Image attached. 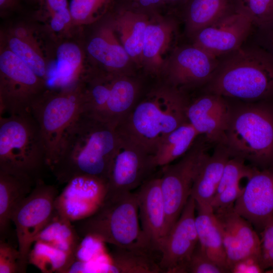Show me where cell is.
I'll return each instance as SVG.
<instances>
[{"label":"cell","instance_id":"1","mask_svg":"<svg viewBox=\"0 0 273 273\" xmlns=\"http://www.w3.org/2000/svg\"><path fill=\"white\" fill-rule=\"evenodd\" d=\"M118 140L116 127L83 110L65 131L50 169L62 184L84 175L108 181Z\"/></svg>","mask_w":273,"mask_h":273},{"label":"cell","instance_id":"2","mask_svg":"<svg viewBox=\"0 0 273 273\" xmlns=\"http://www.w3.org/2000/svg\"><path fill=\"white\" fill-rule=\"evenodd\" d=\"M186 93L165 82L143 94L116 127L154 155L164 138L188 122Z\"/></svg>","mask_w":273,"mask_h":273},{"label":"cell","instance_id":"3","mask_svg":"<svg viewBox=\"0 0 273 273\" xmlns=\"http://www.w3.org/2000/svg\"><path fill=\"white\" fill-rule=\"evenodd\" d=\"M206 93L247 103L273 101V57L257 46L242 47L219 62Z\"/></svg>","mask_w":273,"mask_h":273},{"label":"cell","instance_id":"4","mask_svg":"<svg viewBox=\"0 0 273 273\" xmlns=\"http://www.w3.org/2000/svg\"><path fill=\"white\" fill-rule=\"evenodd\" d=\"M222 144L230 157L273 170V101L232 105Z\"/></svg>","mask_w":273,"mask_h":273},{"label":"cell","instance_id":"5","mask_svg":"<svg viewBox=\"0 0 273 273\" xmlns=\"http://www.w3.org/2000/svg\"><path fill=\"white\" fill-rule=\"evenodd\" d=\"M74 222L73 224L82 238L92 237L115 247L150 250L140 226L135 192L106 197L95 213Z\"/></svg>","mask_w":273,"mask_h":273},{"label":"cell","instance_id":"6","mask_svg":"<svg viewBox=\"0 0 273 273\" xmlns=\"http://www.w3.org/2000/svg\"><path fill=\"white\" fill-rule=\"evenodd\" d=\"M48 166L39 127L31 113L0 117V171L42 178Z\"/></svg>","mask_w":273,"mask_h":273},{"label":"cell","instance_id":"7","mask_svg":"<svg viewBox=\"0 0 273 273\" xmlns=\"http://www.w3.org/2000/svg\"><path fill=\"white\" fill-rule=\"evenodd\" d=\"M57 89L47 88L30 108V113L39 127L50 168L57 158L65 131L83 110L85 103L82 81Z\"/></svg>","mask_w":273,"mask_h":273},{"label":"cell","instance_id":"8","mask_svg":"<svg viewBox=\"0 0 273 273\" xmlns=\"http://www.w3.org/2000/svg\"><path fill=\"white\" fill-rule=\"evenodd\" d=\"M58 195L55 186L39 179L31 193L13 213L12 220L16 228L20 273L26 272L32 247L55 214V201Z\"/></svg>","mask_w":273,"mask_h":273},{"label":"cell","instance_id":"9","mask_svg":"<svg viewBox=\"0 0 273 273\" xmlns=\"http://www.w3.org/2000/svg\"><path fill=\"white\" fill-rule=\"evenodd\" d=\"M38 76L8 48L0 54V114L30 113L33 102L47 88Z\"/></svg>","mask_w":273,"mask_h":273},{"label":"cell","instance_id":"10","mask_svg":"<svg viewBox=\"0 0 273 273\" xmlns=\"http://www.w3.org/2000/svg\"><path fill=\"white\" fill-rule=\"evenodd\" d=\"M210 145L204 136L199 135L178 162L162 167L160 188L165 208L166 235L191 197L196 174Z\"/></svg>","mask_w":273,"mask_h":273},{"label":"cell","instance_id":"11","mask_svg":"<svg viewBox=\"0 0 273 273\" xmlns=\"http://www.w3.org/2000/svg\"><path fill=\"white\" fill-rule=\"evenodd\" d=\"M118 131L119 140L110 165L106 197L132 192L151 177L157 168L153 155L128 136Z\"/></svg>","mask_w":273,"mask_h":273},{"label":"cell","instance_id":"12","mask_svg":"<svg viewBox=\"0 0 273 273\" xmlns=\"http://www.w3.org/2000/svg\"><path fill=\"white\" fill-rule=\"evenodd\" d=\"M196 210L195 201L191 196L160 246L158 263L162 272L186 273L189 261L199 243Z\"/></svg>","mask_w":273,"mask_h":273},{"label":"cell","instance_id":"13","mask_svg":"<svg viewBox=\"0 0 273 273\" xmlns=\"http://www.w3.org/2000/svg\"><path fill=\"white\" fill-rule=\"evenodd\" d=\"M107 193V181L90 175L75 177L66 183L55 201L56 212L74 222L95 213Z\"/></svg>","mask_w":273,"mask_h":273},{"label":"cell","instance_id":"14","mask_svg":"<svg viewBox=\"0 0 273 273\" xmlns=\"http://www.w3.org/2000/svg\"><path fill=\"white\" fill-rule=\"evenodd\" d=\"M219 62L218 58L194 45L180 49L165 70V82L183 92L207 84Z\"/></svg>","mask_w":273,"mask_h":273},{"label":"cell","instance_id":"15","mask_svg":"<svg viewBox=\"0 0 273 273\" xmlns=\"http://www.w3.org/2000/svg\"><path fill=\"white\" fill-rule=\"evenodd\" d=\"M187 97L188 121L211 145L222 144L232 105L225 98L211 93L193 99Z\"/></svg>","mask_w":273,"mask_h":273},{"label":"cell","instance_id":"16","mask_svg":"<svg viewBox=\"0 0 273 273\" xmlns=\"http://www.w3.org/2000/svg\"><path fill=\"white\" fill-rule=\"evenodd\" d=\"M253 26L247 17L235 11L197 33L193 45L218 58L241 48Z\"/></svg>","mask_w":273,"mask_h":273},{"label":"cell","instance_id":"17","mask_svg":"<svg viewBox=\"0 0 273 273\" xmlns=\"http://www.w3.org/2000/svg\"><path fill=\"white\" fill-rule=\"evenodd\" d=\"M234 208L259 234L273 219V170L256 168Z\"/></svg>","mask_w":273,"mask_h":273},{"label":"cell","instance_id":"18","mask_svg":"<svg viewBox=\"0 0 273 273\" xmlns=\"http://www.w3.org/2000/svg\"><path fill=\"white\" fill-rule=\"evenodd\" d=\"M222 234L228 268L250 255L261 256L260 236L234 206L214 212Z\"/></svg>","mask_w":273,"mask_h":273},{"label":"cell","instance_id":"19","mask_svg":"<svg viewBox=\"0 0 273 273\" xmlns=\"http://www.w3.org/2000/svg\"><path fill=\"white\" fill-rule=\"evenodd\" d=\"M134 192L146 244L151 251L159 252L166 235V216L160 176L150 177Z\"/></svg>","mask_w":273,"mask_h":273},{"label":"cell","instance_id":"20","mask_svg":"<svg viewBox=\"0 0 273 273\" xmlns=\"http://www.w3.org/2000/svg\"><path fill=\"white\" fill-rule=\"evenodd\" d=\"M143 94L141 84L137 80L124 75H113L107 101L95 116L117 127Z\"/></svg>","mask_w":273,"mask_h":273},{"label":"cell","instance_id":"21","mask_svg":"<svg viewBox=\"0 0 273 273\" xmlns=\"http://www.w3.org/2000/svg\"><path fill=\"white\" fill-rule=\"evenodd\" d=\"M230 156L222 144L215 145L211 155L208 154L203 159L196 174L191 196L196 206L211 207L216 194L222 173Z\"/></svg>","mask_w":273,"mask_h":273},{"label":"cell","instance_id":"22","mask_svg":"<svg viewBox=\"0 0 273 273\" xmlns=\"http://www.w3.org/2000/svg\"><path fill=\"white\" fill-rule=\"evenodd\" d=\"M36 182L26 175L0 171V240H6L14 212Z\"/></svg>","mask_w":273,"mask_h":273},{"label":"cell","instance_id":"23","mask_svg":"<svg viewBox=\"0 0 273 273\" xmlns=\"http://www.w3.org/2000/svg\"><path fill=\"white\" fill-rule=\"evenodd\" d=\"M83 56L77 44L65 42L56 51V62L48 74L47 87L61 88L72 86L82 79Z\"/></svg>","mask_w":273,"mask_h":273},{"label":"cell","instance_id":"24","mask_svg":"<svg viewBox=\"0 0 273 273\" xmlns=\"http://www.w3.org/2000/svg\"><path fill=\"white\" fill-rule=\"evenodd\" d=\"M195 223L199 244L203 251L229 272L222 234L211 207L196 206Z\"/></svg>","mask_w":273,"mask_h":273},{"label":"cell","instance_id":"25","mask_svg":"<svg viewBox=\"0 0 273 273\" xmlns=\"http://www.w3.org/2000/svg\"><path fill=\"white\" fill-rule=\"evenodd\" d=\"M87 51L113 75H120L118 71L126 65L130 58L113 30L108 27L102 28L90 40Z\"/></svg>","mask_w":273,"mask_h":273},{"label":"cell","instance_id":"26","mask_svg":"<svg viewBox=\"0 0 273 273\" xmlns=\"http://www.w3.org/2000/svg\"><path fill=\"white\" fill-rule=\"evenodd\" d=\"M199 136V133L189 122L171 131L161 141L153 155L156 166L162 167L181 157Z\"/></svg>","mask_w":273,"mask_h":273},{"label":"cell","instance_id":"27","mask_svg":"<svg viewBox=\"0 0 273 273\" xmlns=\"http://www.w3.org/2000/svg\"><path fill=\"white\" fill-rule=\"evenodd\" d=\"M122 45L130 57H142L145 32L148 23L143 14L132 11L120 12L114 21Z\"/></svg>","mask_w":273,"mask_h":273},{"label":"cell","instance_id":"28","mask_svg":"<svg viewBox=\"0 0 273 273\" xmlns=\"http://www.w3.org/2000/svg\"><path fill=\"white\" fill-rule=\"evenodd\" d=\"M152 252L142 248L115 247L111 253V264L107 272L120 273L162 272L159 263L150 255Z\"/></svg>","mask_w":273,"mask_h":273},{"label":"cell","instance_id":"29","mask_svg":"<svg viewBox=\"0 0 273 273\" xmlns=\"http://www.w3.org/2000/svg\"><path fill=\"white\" fill-rule=\"evenodd\" d=\"M229 0H191L187 9V31L195 35L231 13Z\"/></svg>","mask_w":273,"mask_h":273},{"label":"cell","instance_id":"30","mask_svg":"<svg viewBox=\"0 0 273 273\" xmlns=\"http://www.w3.org/2000/svg\"><path fill=\"white\" fill-rule=\"evenodd\" d=\"M82 239L73 222L60 216L56 211L36 241L46 243L75 257L76 250Z\"/></svg>","mask_w":273,"mask_h":273},{"label":"cell","instance_id":"31","mask_svg":"<svg viewBox=\"0 0 273 273\" xmlns=\"http://www.w3.org/2000/svg\"><path fill=\"white\" fill-rule=\"evenodd\" d=\"M75 258L46 243L34 242L28 255V263L43 273L68 272Z\"/></svg>","mask_w":273,"mask_h":273},{"label":"cell","instance_id":"32","mask_svg":"<svg viewBox=\"0 0 273 273\" xmlns=\"http://www.w3.org/2000/svg\"><path fill=\"white\" fill-rule=\"evenodd\" d=\"M173 31V24L149 23L145 32L142 57L152 63L160 61L171 41Z\"/></svg>","mask_w":273,"mask_h":273},{"label":"cell","instance_id":"33","mask_svg":"<svg viewBox=\"0 0 273 273\" xmlns=\"http://www.w3.org/2000/svg\"><path fill=\"white\" fill-rule=\"evenodd\" d=\"M8 47L38 76L47 81L49 69L38 46L25 41L11 35L8 39Z\"/></svg>","mask_w":273,"mask_h":273},{"label":"cell","instance_id":"34","mask_svg":"<svg viewBox=\"0 0 273 273\" xmlns=\"http://www.w3.org/2000/svg\"><path fill=\"white\" fill-rule=\"evenodd\" d=\"M235 11L258 27L273 19V0H234Z\"/></svg>","mask_w":273,"mask_h":273},{"label":"cell","instance_id":"35","mask_svg":"<svg viewBox=\"0 0 273 273\" xmlns=\"http://www.w3.org/2000/svg\"><path fill=\"white\" fill-rule=\"evenodd\" d=\"M110 1L71 0L69 8L72 22L76 25H81L92 22L100 11Z\"/></svg>","mask_w":273,"mask_h":273},{"label":"cell","instance_id":"36","mask_svg":"<svg viewBox=\"0 0 273 273\" xmlns=\"http://www.w3.org/2000/svg\"><path fill=\"white\" fill-rule=\"evenodd\" d=\"M227 273L211 259L197 245L187 264L186 273Z\"/></svg>","mask_w":273,"mask_h":273},{"label":"cell","instance_id":"37","mask_svg":"<svg viewBox=\"0 0 273 273\" xmlns=\"http://www.w3.org/2000/svg\"><path fill=\"white\" fill-rule=\"evenodd\" d=\"M20 254L10 243L0 240V273L19 272Z\"/></svg>","mask_w":273,"mask_h":273},{"label":"cell","instance_id":"38","mask_svg":"<svg viewBox=\"0 0 273 273\" xmlns=\"http://www.w3.org/2000/svg\"><path fill=\"white\" fill-rule=\"evenodd\" d=\"M244 188L245 186H241L239 182L226 187L216 194L210 205L213 212L234 206L243 193Z\"/></svg>","mask_w":273,"mask_h":273},{"label":"cell","instance_id":"39","mask_svg":"<svg viewBox=\"0 0 273 273\" xmlns=\"http://www.w3.org/2000/svg\"><path fill=\"white\" fill-rule=\"evenodd\" d=\"M262 263L266 272H273V219L259 233Z\"/></svg>","mask_w":273,"mask_h":273},{"label":"cell","instance_id":"40","mask_svg":"<svg viewBox=\"0 0 273 273\" xmlns=\"http://www.w3.org/2000/svg\"><path fill=\"white\" fill-rule=\"evenodd\" d=\"M231 273L266 272L261 256L250 255L243 258L231 266Z\"/></svg>","mask_w":273,"mask_h":273},{"label":"cell","instance_id":"41","mask_svg":"<svg viewBox=\"0 0 273 273\" xmlns=\"http://www.w3.org/2000/svg\"><path fill=\"white\" fill-rule=\"evenodd\" d=\"M256 28L255 45L273 57V19Z\"/></svg>","mask_w":273,"mask_h":273},{"label":"cell","instance_id":"42","mask_svg":"<svg viewBox=\"0 0 273 273\" xmlns=\"http://www.w3.org/2000/svg\"><path fill=\"white\" fill-rule=\"evenodd\" d=\"M50 26L52 30L60 32L72 22L69 8L58 11L51 16Z\"/></svg>","mask_w":273,"mask_h":273},{"label":"cell","instance_id":"43","mask_svg":"<svg viewBox=\"0 0 273 273\" xmlns=\"http://www.w3.org/2000/svg\"><path fill=\"white\" fill-rule=\"evenodd\" d=\"M40 4L45 5L51 16L58 11L69 8L67 0H41Z\"/></svg>","mask_w":273,"mask_h":273},{"label":"cell","instance_id":"44","mask_svg":"<svg viewBox=\"0 0 273 273\" xmlns=\"http://www.w3.org/2000/svg\"><path fill=\"white\" fill-rule=\"evenodd\" d=\"M11 35L33 44L38 46L30 30L26 27L19 26L15 28Z\"/></svg>","mask_w":273,"mask_h":273},{"label":"cell","instance_id":"45","mask_svg":"<svg viewBox=\"0 0 273 273\" xmlns=\"http://www.w3.org/2000/svg\"><path fill=\"white\" fill-rule=\"evenodd\" d=\"M142 8H152L162 3V0H134Z\"/></svg>","mask_w":273,"mask_h":273},{"label":"cell","instance_id":"46","mask_svg":"<svg viewBox=\"0 0 273 273\" xmlns=\"http://www.w3.org/2000/svg\"><path fill=\"white\" fill-rule=\"evenodd\" d=\"M16 0H0V8L1 11L10 9L14 7Z\"/></svg>","mask_w":273,"mask_h":273},{"label":"cell","instance_id":"47","mask_svg":"<svg viewBox=\"0 0 273 273\" xmlns=\"http://www.w3.org/2000/svg\"><path fill=\"white\" fill-rule=\"evenodd\" d=\"M183 0H162L163 2H166L167 3H176L180 2Z\"/></svg>","mask_w":273,"mask_h":273},{"label":"cell","instance_id":"48","mask_svg":"<svg viewBox=\"0 0 273 273\" xmlns=\"http://www.w3.org/2000/svg\"><path fill=\"white\" fill-rule=\"evenodd\" d=\"M33 1H35V2H38V3H40V4L41 1V0H33Z\"/></svg>","mask_w":273,"mask_h":273}]
</instances>
